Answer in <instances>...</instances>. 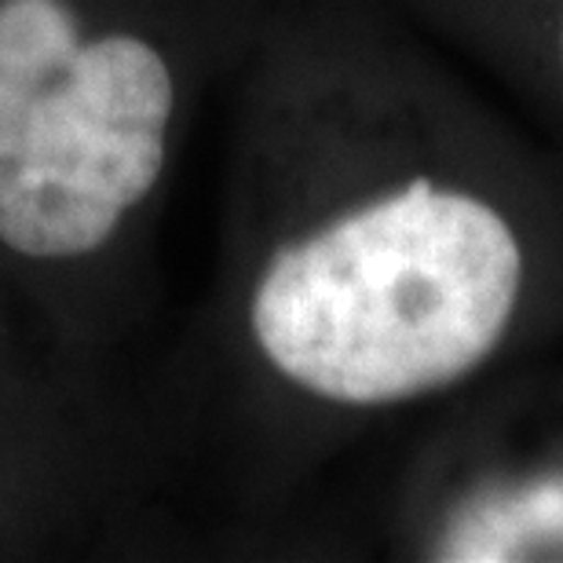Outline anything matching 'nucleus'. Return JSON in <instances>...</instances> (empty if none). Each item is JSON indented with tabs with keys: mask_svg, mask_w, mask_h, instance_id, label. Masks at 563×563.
I'll return each mask as SVG.
<instances>
[{
	"mask_svg": "<svg viewBox=\"0 0 563 563\" xmlns=\"http://www.w3.org/2000/svg\"><path fill=\"white\" fill-rule=\"evenodd\" d=\"M179 110L154 0H0V289L77 374L121 333Z\"/></svg>",
	"mask_w": 563,
	"mask_h": 563,
	"instance_id": "nucleus-1",
	"label": "nucleus"
},
{
	"mask_svg": "<svg viewBox=\"0 0 563 563\" xmlns=\"http://www.w3.org/2000/svg\"><path fill=\"white\" fill-rule=\"evenodd\" d=\"M520 278V242L498 212L413 179L278 242L245 319L286 385L336 407H385L479 366Z\"/></svg>",
	"mask_w": 563,
	"mask_h": 563,
	"instance_id": "nucleus-2",
	"label": "nucleus"
},
{
	"mask_svg": "<svg viewBox=\"0 0 563 563\" xmlns=\"http://www.w3.org/2000/svg\"><path fill=\"white\" fill-rule=\"evenodd\" d=\"M8 314L22 311L0 289V549L30 542L37 527L52 523L66 479L77 472L70 465L74 439L59 435V407L48 399L59 374H33Z\"/></svg>",
	"mask_w": 563,
	"mask_h": 563,
	"instance_id": "nucleus-3",
	"label": "nucleus"
},
{
	"mask_svg": "<svg viewBox=\"0 0 563 563\" xmlns=\"http://www.w3.org/2000/svg\"><path fill=\"white\" fill-rule=\"evenodd\" d=\"M432 560H563V472L479 490L450 516Z\"/></svg>",
	"mask_w": 563,
	"mask_h": 563,
	"instance_id": "nucleus-4",
	"label": "nucleus"
}]
</instances>
